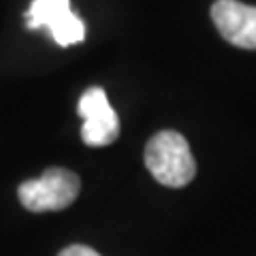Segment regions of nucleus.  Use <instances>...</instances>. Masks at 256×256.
Masks as SVG:
<instances>
[{"instance_id":"1","label":"nucleus","mask_w":256,"mask_h":256,"mask_svg":"<svg viewBox=\"0 0 256 256\" xmlns=\"http://www.w3.org/2000/svg\"><path fill=\"white\" fill-rule=\"evenodd\" d=\"M146 166L154 180L166 188H184L196 175V162L188 141L175 130H162L150 139Z\"/></svg>"},{"instance_id":"2","label":"nucleus","mask_w":256,"mask_h":256,"mask_svg":"<svg viewBox=\"0 0 256 256\" xmlns=\"http://www.w3.org/2000/svg\"><path fill=\"white\" fill-rule=\"evenodd\" d=\"M82 190L79 178L60 166L47 169L38 180H28L20 186V201L32 214L60 212L75 203Z\"/></svg>"},{"instance_id":"3","label":"nucleus","mask_w":256,"mask_h":256,"mask_svg":"<svg viewBox=\"0 0 256 256\" xmlns=\"http://www.w3.org/2000/svg\"><path fill=\"white\" fill-rule=\"evenodd\" d=\"M26 26L30 30L45 28L60 47L77 45L86 38V24L70 11V0H32Z\"/></svg>"},{"instance_id":"4","label":"nucleus","mask_w":256,"mask_h":256,"mask_svg":"<svg viewBox=\"0 0 256 256\" xmlns=\"http://www.w3.org/2000/svg\"><path fill=\"white\" fill-rule=\"evenodd\" d=\"M79 116L84 118L82 139L90 148L111 146L120 137V118L109 105L102 88H90L79 98Z\"/></svg>"},{"instance_id":"5","label":"nucleus","mask_w":256,"mask_h":256,"mask_svg":"<svg viewBox=\"0 0 256 256\" xmlns=\"http://www.w3.org/2000/svg\"><path fill=\"white\" fill-rule=\"evenodd\" d=\"M212 20L230 45L256 50V6L239 0H218L212 6Z\"/></svg>"},{"instance_id":"6","label":"nucleus","mask_w":256,"mask_h":256,"mask_svg":"<svg viewBox=\"0 0 256 256\" xmlns=\"http://www.w3.org/2000/svg\"><path fill=\"white\" fill-rule=\"evenodd\" d=\"M58 256H100V254L88 246H70L66 250H62Z\"/></svg>"}]
</instances>
